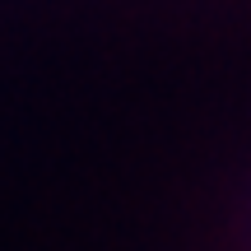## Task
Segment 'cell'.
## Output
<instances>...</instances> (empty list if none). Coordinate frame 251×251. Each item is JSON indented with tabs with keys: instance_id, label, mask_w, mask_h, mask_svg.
<instances>
[]
</instances>
